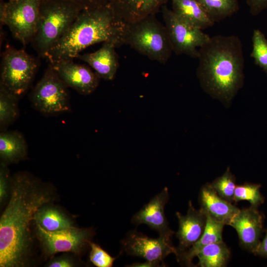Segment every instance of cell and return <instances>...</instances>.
Returning <instances> with one entry per match:
<instances>
[{"instance_id": "6da1fadb", "label": "cell", "mask_w": 267, "mask_h": 267, "mask_svg": "<svg viewBox=\"0 0 267 267\" xmlns=\"http://www.w3.org/2000/svg\"><path fill=\"white\" fill-rule=\"evenodd\" d=\"M11 183L10 199L0 219V267H22L28 262L32 242L31 223L52 194L25 173L16 174Z\"/></svg>"}, {"instance_id": "7a4b0ae2", "label": "cell", "mask_w": 267, "mask_h": 267, "mask_svg": "<svg viewBox=\"0 0 267 267\" xmlns=\"http://www.w3.org/2000/svg\"><path fill=\"white\" fill-rule=\"evenodd\" d=\"M197 75L208 93L229 101L242 87L244 58L241 41L235 35H217L199 48Z\"/></svg>"}, {"instance_id": "3957f363", "label": "cell", "mask_w": 267, "mask_h": 267, "mask_svg": "<svg viewBox=\"0 0 267 267\" xmlns=\"http://www.w3.org/2000/svg\"><path fill=\"white\" fill-rule=\"evenodd\" d=\"M127 23L114 12L110 2L83 9L45 56L49 63L73 59L86 48L99 43L124 44Z\"/></svg>"}, {"instance_id": "277c9868", "label": "cell", "mask_w": 267, "mask_h": 267, "mask_svg": "<svg viewBox=\"0 0 267 267\" xmlns=\"http://www.w3.org/2000/svg\"><path fill=\"white\" fill-rule=\"evenodd\" d=\"M83 9L68 1L41 0L38 28L31 42L40 57L45 58Z\"/></svg>"}, {"instance_id": "5b68a950", "label": "cell", "mask_w": 267, "mask_h": 267, "mask_svg": "<svg viewBox=\"0 0 267 267\" xmlns=\"http://www.w3.org/2000/svg\"><path fill=\"white\" fill-rule=\"evenodd\" d=\"M124 44L130 45L152 60L166 64L173 52L165 25L155 14L127 23Z\"/></svg>"}, {"instance_id": "8992f818", "label": "cell", "mask_w": 267, "mask_h": 267, "mask_svg": "<svg viewBox=\"0 0 267 267\" xmlns=\"http://www.w3.org/2000/svg\"><path fill=\"white\" fill-rule=\"evenodd\" d=\"M41 0H0V27L6 25L24 46L37 32Z\"/></svg>"}, {"instance_id": "52a82bcc", "label": "cell", "mask_w": 267, "mask_h": 267, "mask_svg": "<svg viewBox=\"0 0 267 267\" xmlns=\"http://www.w3.org/2000/svg\"><path fill=\"white\" fill-rule=\"evenodd\" d=\"M39 64L23 49L7 46L2 55L0 84L18 98L29 89Z\"/></svg>"}, {"instance_id": "ba28073f", "label": "cell", "mask_w": 267, "mask_h": 267, "mask_svg": "<svg viewBox=\"0 0 267 267\" xmlns=\"http://www.w3.org/2000/svg\"><path fill=\"white\" fill-rule=\"evenodd\" d=\"M68 87L50 67L33 89L31 100L34 107L45 115L70 112Z\"/></svg>"}, {"instance_id": "9c48e42d", "label": "cell", "mask_w": 267, "mask_h": 267, "mask_svg": "<svg viewBox=\"0 0 267 267\" xmlns=\"http://www.w3.org/2000/svg\"><path fill=\"white\" fill-rule=\"evenodd\" d=\"M161 9L173 52L177 55L184 54L197 58L199 48L206 43L211 37L202 30L178 18L166 5H163Z\"/></svg>"}, {"instance_id": "30bf717a", "label": "cell", "mask_w": 267, "mask_h": 267, "mask_svg": "<svg viewBox=\"0 0 267 267\" xmlns=\"http://www.w3.org/2000/svg\"><path fill=\"white\" fill-rule=\"evenodd\" d=\"M172 237L159 235L151 238L136 230L131 231L121 241L122 249L128 254L144 259L155 267L162 266L163 260L169 254L177 255L172 245Z\"/></svg>"}, {"instance_id": "8fae6325", "label": "cell", "mask_w": 267, "mask_h": 267, "mask_svg": "<svg viewBox=\"0 0 267 267\" xmlns=\"http://www.w3.org/2000/svg\"><path fill=\"white\" fill-rule=\"evenodd\" d=\"M37 225V233L46 254L59 252L80 253L89 245L93 231L89 228L71 227L55 231H49Z\"/></svg>"}, {"instance_id": "7c38bea8", "label": "cell", "mask_w": 267, "mask_h": 267, "mask_svg": "<svg viewBox=\"0 0 267 267\" xmlns=\"http://www.w3.org/2000/svg\"><path fill=\"white\" fill-rule=\"evenodd\" d=\"M73 60L49 63V66L67 87L81 94H91L98 86L100 78L88 66L76 63Z\"/></svg>"}, {"instance_id": "4fadbf2b", "label": "cell", "mask_w": 267, "mask_h": 267, "mask_svg": "<svg viewBox=\"0 0 267 267\" xmlns=\"http://www.w3.org/2000/svg\"><path fill=\"white\" fill-rule=\"evenodd\" d=\"M264 217L257 208L250 206L239 210L229 225L237 232L241 246L255 254L261 241Z\"/></svg>"}, {"instance_id": "5bb4252c", "label": "cell", "mask_w": 267, "mask_h": 267, "mask_svg": "<svg viewBox=\"0 0 267 267\" xmlns=\"http://www.w3.org/2000/svg\"><path fill=\"white\" fill-rule=\"evenodd\" d=\"M169 199L168 189L165 187L133 216L132 223L137 225L145 224L159 235L172 237L175 232L169 227L164 211Z\"/></svg>"}, {"instance_id": "9a60e30c", "label": "cell", "mask_w": 267, "mask_h": 267, "mask_svg": "<svg viewBox=\"0 0 267 267\" xmlns=\"http://www.w3.org/2000/svg\"><path fill=\"white\" fill-rule=\"evenodd\" d=\"M176 215L178 221V229L176 237L179 241L177 248V259L184 252L194 245L202 235L206 224V215L200 210H196L189 201L186 215L179 212Z\"/></svg>"}, {"instance_id": "2e32d148", "label": "cell", "mask_w": 267, "mask_h": 267, "mask_svg": "<svg viewBox=\"0 0 267 267\" xmlns=\"http://www.w3.org/2000/svg\"><path fill=\"white\" fill-rule=\"evenodd\" d=\"M200 209L207 216L225 225H229L233 218L240 209L232 203L220 197L210 183L203 185L200 191Z\"/></svg>"}, {"instance_id": "e0dca14e", "label": "cell", "mask_w": 267, "mask_h": 267, "mask_svg": "<svg viewBox=\"0 0 267 267\" xmlns=\"http://www.w3.org/2000/svg\"><path fill=\"white\" fill-rule=\"evenodd\" d=\"M117 47L113 43L105 42L98 50L80 54L77 58L87 63L100 79L111 81L114 78L119 67L118 58L115 50Z\"/></svg>"}, {"instance_id": "ac0fdd59", "label": "cell", "mask_w": 267, "mask_h": 267, "mask_svg": "<svg viewBox=\"0 0 267 267\" xmlns=\"http://www.w3.org/2000/svg\"><path fill=\"white\" fill-rule=\"evenodd\" d=\"M168 0H111L116 14L126 23H132L156 14Z\"/></svg>"}, {"instance_id": "d6986e66", "label": "cell", "mask_w": 267, "mask_h": 267, "mask_svg": "<svg viewBox=\"0 0 267 267\" xmlns=\"http://www.w3.org/2000/svg\"><path fill=\"white\" fill-rule=\"evenodd\" d=\"M170 0L173 12L186 23L202 30L215 24V22L196 0Z\"/></svg>"}, {"instance_id": "ffe728a7", "label": "cell", "mask_w": 267, "mask_h": 267, "mask_svg": "<svg viewBox=\"0 0 267 267\" xmlns=\"http://www.w3.org/2000/svg\"><path fill=\"white\" fill-rule=\"evenodd\" d=\"M28 148L24 137L20 132L2 131L0 134V158L1 163L7 165L24 159Z\"/></svg>"}, {"instance_id": "44dd1931", "label": "cell", "mask_w": 267, "mask_h": 267, "mask_svg": "<svg viewBox=\"0 0 267 267\" xmlns=\"http://www.w3.org/2000/svg\"><path fill=\"white\" fill-rule=\"evenodd\" d=\"M207 218L204 231L200 238L178 259V262L190 266L193 259L205 246L211 243L222 241V232L225 224L218 222L210 217Z\"/></svg>"}, {"instance_id": "7402d4cb", "label": "cell", "mask_w": 267, "mask_h": 267, "mask_svg": "<svg viewBox=\"0 0 267 267\" xmlns=\"http://www.w3.org/2000/svg\"><path fill=\"white\" fill-rule=\"evenodd\" d=\"M41 207L35 213L34 221L36 225L49 231H55L74 226L72 221L56 208Z\"/></svg>"}, {"instance_id": "603a6c76", "label": "cell", "mask_w": 267, "mask_h": 267, "mask_svg": "<svg viewBox=\"0 0 267 267\" xmlns=\"http://www.w3.org/2000/svg\"><path fill=\"white\" fill-rule=\"evenodd\" d=\"M230 256V250L223 241L206 245L197 255L201 267H225Z\"/></svg>"}, {"instance_id": "cb8c5ba5", "label": "cell", "mask_w": 267, "mask_h": 267, "mask_svg": "<svg viewBox=\"0 0 267 267\" xmlns=\"http://www.w3.org/2000/svg\"><path fill=\"white\" fill-rule=\"evenodd\" d=\"M18 97L0 84V130L6 131L18 118Z\"/></svg>"}, {"instance_id": "d4e9b609", "label": "cell", "mask_w": 267, "mask_h": 267, "mask_svg": "<svg viewBox=\"0 0 267 267\" xmlns=\"http://www.w3.org/2000/svg\"><path fill=\"white\" fill-rule=\"evenodd\" d=\"M215 23L232 16L239 9L238 0H196Z\"/></svg>"}, {"instance_id": "484cf974", "label": "cell", "mask_w": 267, "mask_h": 267, "mask_svg": "<svg viewBox=\"0 0 267 267\" xmlns=\"http://www.w3.org/2000/svg\"><path fill=\"white\" fill-rule=\"evenodd\" d=\"M251 56L255 64L267 75V39L259 30L255 29L252 35Z\"/></svg>"}, {"instance_id": "4316f807", "label": "cell", "mask_w": 267, "mask_h": 267, "mask_svg": "<svg viewBox=\"0 0 267 267\" xmlns=\"http://www.w3.org/2000/svg\"><path fill=\"white\" fill-rule=\"evenodd\" d=\"M261 185L258 184L245 183L237 185L235 187L233 201H249L251 206L257 208L263 204L265 198L260 192Z\"/></svg>"}, {"instance_id": "83f0119b", "label": "cell", "mask_w": 267, "mask_h": 267, "mask_svg": "<svg viewBox=\"0 0 267 267\" xmlns=\"http://www.w3.org/2000/svg\"><path fill=\"white\" fill-rule=\"evenodd\" d=\"M210 185L220 197L230 203L233 201L236 185L235 177L230 172L229 168L222 176L215 179Z\"/></svg>"}, {"instance_id": "f1b7e54d", "label": "cell", "mask_w": 267, "mask_h": 267, "mask_svg": "<svg viewBox=\"0 0 267 267\" xmlns=\"http://www.w3.org/2000/svg\"><path fill=\"white\" fill-rule=\"evenodd\" d=\"M89 259L90 262L97 267H111L116 259L111 256L98 245L90 242Z\"/></svg>"}, {"instance_id": "f546056e", "label": "cell", "mask_w": 267, "mask_h": 267, "mask_svg": "<svg viewBox=\"0 0 267 267\" xmlns=\"http://www.w3.org/2000/svg\"><path fill=\"white\" fill-rule=\"evenodd\" d=\"M6 165L1 163L0 169V201L3 203L7 197L9 182L10 181Z\"/></svg>"}, {"instance_id": "4dcf8cb0", "label": "cell", "mask_w": 267, "mask_h": 267, "mask_svg": "<svg viewBox=\"0 0 267 267\" xmlns=\"http://www.w3.org/2000/svg\"><path fill=\"white\" fill-rule=\"evenodd\" d=\"M76 3L83 9L95 8L109 3L111 0H63Z\"/></svg>"}, {"instance_id": "1f68e13d", "label": "cell", "mask_w": 267, "mask_h": 267, "mask_svg": "<svg viewBox=\"0 0 267 267\" xmlns=\"http://www.w3.org/2000/svg\"><path fill=\"white\" fill-rule=\"evenodd\" d=\"M250 13L256 16L267 8V0H246Z\"/></svg>"}, {"instance_id": "d6a6232c", "label": "cell", "mask_w": 267, "mask_h": 267, "mask_svg": "<svg viewBox=\"0 0 267 267\" xmlns=\"http://www.w3.org/2000/svg\"><path fill=\"white\" fill-rule=\"evenodd\" d=\"M73 260L66 256L56 257L51 260L46 266L48 267H72L75 266Z\"/></svg>"}, {"instance_id": "836d02e7", "label": "cell", "mask_w": 267, "mask_h": 267, "mask_svg": "<svg viewBox=\"0 0 267 267\" xmlns=\"http://www.w3.org/2000/svg\"><path fill=\"white\" fill-rule=\"evenodd\" d=\"M254 254L267 258V229L264 238L260 242Z\"/></svg>"}]
</instances>
